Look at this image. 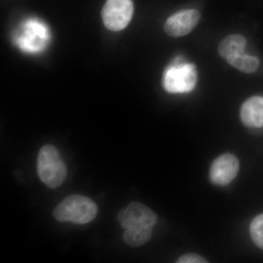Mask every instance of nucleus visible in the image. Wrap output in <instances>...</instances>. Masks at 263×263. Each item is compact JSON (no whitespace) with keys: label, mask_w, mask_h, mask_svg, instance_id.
<instances>
[{"label":"nucleus","mask_w":263,"mask_h":263,"mask_svg":"<svg viewBox=\"0 0 263 263\" xmlns=\"http://www.w3.org/2000/svg\"><path fill=\"white\" fill-rule=\"evenodd\" d=\"M98 214V206L89 197L72 195L66 197L53 212L56 220L64 222L70 221L75 224H87L95 219Z\"/></svg>","instance_id":"f03ea898"},{"label":"nucleus","mask_w":263,"mask_h":263,"mask_svg":"<svg viewBox=\"0 0 263 263\" xmlns=\"http://www.w3.org/2000/svg\"><path fill=\"white\" fill-rule=\"evenodd\" d=\"M132 0H107L102 10V18L105 27L112 32L127 27L133 15Z\"/></svg>","instance_id":"39448f33"},{"label":"nucleus","mask_w":263,"mask_h":263,"mask_svg":"<svg viewBox=\"0 0 263 263\" xmlns=\"http://www.w3.org/2000/svg\"><path fill=\"white\" fill-rule=\"evenodd\" d=\"M120 226L129 228H153L157 224V216L155 212L141 202H131L122 209L118 215Z\"/></svg>","instance_id":"423d86ee"},{"label":"nucleus","mask_w":263,"mask_h":263,"mask_svg":"<svg viewBox=\"0 0 263 263\" xmlns=\"http://www.w3.org/2000/svg\"><path fill=\"white\" fill-rule=\"evenodd\" d=\"M247 46L245 37L240 34L229 35L221 41L218 48L219 55L224 60H229L235 56L241 54Z\"/></svg>","instance_id":"9d476101"},{"label":"nucleus","mask_w":263,"mask_h":263,"mask_svg":"<svg viewBox=\"0 0 263 263\" xmlns=\"http://www.w3.org/2000/svg\"><path fill=\"white\" fill-rule=\"evenodd\" d=\"M152 235V228H129L123 235L124 243L129 247H139L149 241Z\"/></svg>","instance_id":"9b49d317"},{"label":"nucleus","mask_w":263,"mask_h":263,"mask_svg":"<svg viewBox=\"0 0 263 263\" xmlns=\"http://www.w3.org/2000/svg\"><path fill=\"white\" fill-rule=\"evenodd\" d=\"M250 234L254 243L263 249V214L256 216L251 222Z\"/></svg>","instance_id":"ddd939ff"},{"label":"nucleus","mask_w":263,"mask_h":263,"mask_svg":"<svg viewBox=\"0 0 263 263\" xmlns=\"http://www.w3.org/2000/svg\"><path fill=\"white\" fill-rule=\"evenodd\" d=\"M178 263H206V259L196 254H183L176 261Z\"/></svg>","instance_id":"4468645a"},{"label":"nucleus","mask_w":263,"mask_h":263,"mask_svg":"<svg viewBox=\"0 0 263 263\" xmlns=\"http://www.w3.org/2000/svg\"><path fill=\"white\" fill-rule=\"evenodd\" d=\"M51 34L46 24L36 18L25 21L13 34L15 46L24 53H38L46 49Z\"/></svg>","instance_id":"f257e3e1"},{"label":"nucleus","mask_w":263,"mask_h":263,"mask_svg":"<svg viewBox=\"0 0 263 263\" xmlns=\"http://www.w3.org/2000/svg\"><path fill=\"white\" fill-rule=\"evenodd\" d=\"M200 18L198 10H181L167 19L164 26V31L171 37H182L195 28Z\"/></svg>","instance_id":"6e6552de"},{"label":"nucleus","mask_w":263,"mask_h":263,"mask_svg":"<svg viewBox=\"0 0 263 263\" xmlns=\"http://www.w3.org/2000/svg\"><path fill=\"white\" fill-rule=\"evenodd\" d=\"M197 82L196 67L181 57L175 58L167 66L162 76V86L169 93H186L195 89Z\"/></svg>","instance_id":"7ed1b4c3"},{"label":"nucleus","mask_w":263,"mask_h":263,"mask_svg":"<svg viewBox=\"0 0 263 263\" xmlns=\"http://www.w3.org/2000/svg\"><path fill=\"white\" fill-rule=\"evenodd\" d=\"M37 174L48 187L57 189L67 178V167L54 146L46 145L37 157Z\"/></svg>","instance_id":"20e7f679"},{"label":"nucleus","mask_w":263,"mask_h":263,"mask_svg":"<svg viewBox=\"0 0 263 263\" xmlns=\"http://www.w3.org/2000/svg\"><path fill=\"white\" fill-rule=\"evenodd\" d=\"M238 171L239 161L238 158L231 154H224L213 162L209 176L214 184L226 186L235 179Z\"/></svg>","instance_id":"0eeeda50"},{"label":"nucleus","mask_w":263,"mask_h":263,"mask_svg":"<svg viewBox=\"0 0 263 263\" xmlns=\"http://www.w3.org/2000/svg\"><path fill=\"white\" fill-rule=\"evenodd\" d=\"M227 62L237 70L245 73H252L255 72L259 65V60L257 57L249 56L243 53L229 59Z\"/></svg>","instance_id":"f8f14e48"},{"label":"nucleus","mask_w":263,"mask_h":263,"mask_svg":"<svg viewBox=\"0 0 263 263\" xmlns=\"http://www.w3.org/2000/svg\"><path fill=\"white\" fill-rule=\"evenodd\" d=\"M240 119L247 127L263 128V97L248 99L240 108Z\"/></svg>","instance_id":"1a4fd4ad"}]
</instances>
